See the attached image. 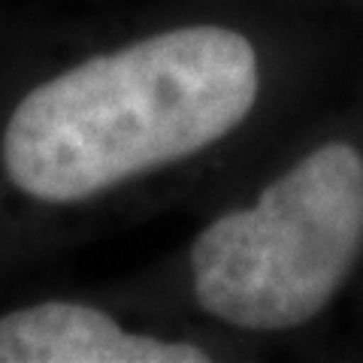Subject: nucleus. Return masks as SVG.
Returning <instances> with one entry per match:
<instances>
[{
	"mask_svg": "<svg viewBox=\"0 0 363 363\" xmlns=\"http://www.w3.org/2000/svg\"><path fill=\"white\" fill-rule=\"evenodd\" d=\"M257 88V52L240 30L155 33L21 97L4 130L6 176L43 203L88 200L224 140Z\"/></svg>",
	"mask_w": 363,
	"mask_h": 363,
	"instance_id": "obj_1",
	"label": "nucleus"
},
{
	"mask_svg": "<svg viewBox=\"0 0 363 363\" xmlns=\"http://www.w3.org/2000/svg\"><path fill=\"white\" fill-rule=\"evenodd\" d=\"M363 255V155L324 143L218 215L191 248L200 309L255 333L309 324L336 300Z\"/></svg>",
	"mask_w": 363,
	"mask_h": 363,
	"instance_id": "obj_2",
	"label": "nucleus"
},
{
	"mask_svg": "<svg viewBox=\"0 0 363 363\" xmlns=\"http://www.w3.org/2000/svg\"><path fill=\"white\" fill-rule=\"evenodd\" d=\"M191 342L130 333L85 303H37L0 315V363H206Z\"/></svg>",
	"mask_w": 363,
	"mask_h": 363,
	"instance_id": "obj_3",
	"label": "nucleus"
}]
</instances>
